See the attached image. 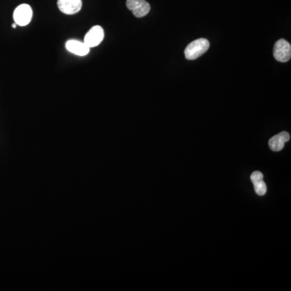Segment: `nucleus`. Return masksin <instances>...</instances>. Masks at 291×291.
<instances>
[{
  "mask_svg": "<svg viewBox=\"0 0 291 291\" xmlns=\"http://www.w3.org/2000/svg\"><path fill=\"white\" fill-rule=\"evenodd\" d=\"M210 48V42L206 39L200 38L193 41L184 50V55L188 60H195L204 55Z\"/></svg>",
  "mask_w": 291,
  "mask_h": 291,
  "instance_id": "f257e3e1",
  "label": "nucleus"
},
{
  "mask_svg": "<svg viewBox=\"0 0 291 291\" xmlns=\"http://www.w3.org/2000/svg\"><path fill=\"white\" fill-rule=\"evenodd\" d=\"M33 10L29 4H21L15 9L13 13L15 23L19 26H26L31 21Z\"/></svg>",
  "mask_w": 291,
  "mask_h": 291,
  "instance_id": "f03ea898",
  "label": "nucleus"
},
{
  "mask_svg": "<svg viewBox=\"0 0 291 291\" xmlns=\"http://www.w3.org/2000/svg\"><path fill=\"white\" fill-rule=\"evenodd\" d=\"M273 57L278 62H288L291 57V44L284 39L278 40L273 48Z\"/></svg>",
  "mask_w": 291,
  "mask_h": 291,
  "instance_id": "7ed1b4c3",
  "label": "nucleus"
},
{
  "mask_svg": "<svg viewBox=\"0 0 291 291\" xmlns=\"http://www.w3.org/2000/svg\"><path fill=\"white\" fill-rule=\"evenodd\" d=\"M105 37V32L102 27L96 25L91 28L84 37V43L89 46V48L96 47L99 46Z\"/></svg>",
  "mask_w": 291,
  "mask_h": 291,
  "instance_id": "20e7f679",
  "label": "nucleus"
},
{
  "mask_svg": "<svg viewBox=\"0 0 291 291\" xmlns=\"http://www.w3.org/2000/svg\"><path fill=\"white\" fill-rule=\"evenodd\" d=\"M127 6L138 18L145 17L150 11V4L146 0H127Z\"/></svg>",
  "mask_w": 291,
  "mask_h": 291,
  "instance_id": "39448f33",
  "label": "nucleus"
},
{
  "mask_svg": "<svg viewBox=\"0 0 291 291\" xmlns=\"http://www.w3.org/2000/svg\"><path fill=\"white\" fill-rule=\"evenodd\" d=\"M58 9L67 15H74L82 8V0H57Z\"/></svg>",
  "mask_w": 291,
  "mask_h": 291,
  "instance_id": "423d86ee",
  "label": "nucleus"
},
{
  "mask_svg": "<svg viewBox=\"0 0 291 291\" xmlns=\"http://www.w3.org/2000/svg\"><path fill=\"white\" fill-rule=\"evenodd\" d=\"M291 139L290 134L287 131H282L270 139L269 146L273 151H280L284 147L285 144Z\"/></svg>",
  "mask_w": 291,
  "mask_h": 291,
  "instance_id": "0eeeda50",
  "label": "nucleus"
},
{
  "mask_svg": "<svg viewBox=\"0 0 291 291\" xmlns=\"http://www.w3.org/2000/svg\"><path fill=\"white\" fill-rule=\"evenodd\" d=\"M66 48L69 52L79 56H85L89 53V46L82 41L77 40H70L66 43Z\"/></svg>",
  "mask_w": 291,
  "mask_h": 291,
  "instance_id": "6e6552de",
  "label": "nucleus"
},
{
  "mask_svg": "<svg viewBox=\"0 0 291 291\" xmlns=\"http://www.w3.org/2000/svg\"><path fill=\"white\" fill-rule=\"evenodd\" d=\"M251 181L253 183L255 193L259 196H264L267 192V187L263 181V174L260 172L255 171L251 175Z\"/></svg>",
  "mask_w": 291,
  "mask_h": 291,
  "instance_id": "1a4fd4ad",
  "label": "nucleus"
},
{
  "mask_svg": "<svg viewBox=\"0 0 291 291\" xmlns=\"http://www.w3.org/2000/svg\"><path fill=\"white\" fill-rule=\"evenodd\" d=\"M17 24H16V23H14V24H12V28H13V29H16V28H17Z\"/></svg>",
  "mask_w": 291,
  "mask_h": 291,
  "instance_id": "9d476101",
  "label": "nucleus"
}]
</instances>
